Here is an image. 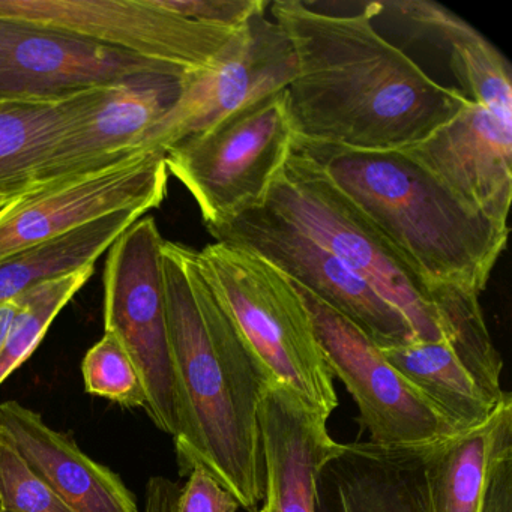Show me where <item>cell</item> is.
Listing matches in <instances>:
<instances>
[{"mask_svg": "<svg viewBox=\"0 0 512 512\" xmlns=\"http://www.w3.org/2000/svg\"><path fill=\"white\" fill-rule=\"evenodd\" d=\"M0 512H8V511H4V509H0Z\"/></svg>", "mask_w": 512, "mask_h": 512, "instance_id": "obj_32", "label": "cell"}, {"mask_svg": "<svg viewBox=\"0 0 512 512\" xmlns=\"http://www.w3.org/2000/svg\"><path fill=\"white\" fill-rule=\"evenodd\" d=\"M215 242L244 248L346 317L380 349L415 340L403 314L367 281L269 206L209 227Z\"/></svg>", "mask_w": 512, "mask_h": 512, "instance_id": "obj_9", "label": "cell"}, {"mask_svg": "<svg viewBox=\"0 0 512 512\" xmlns=\"http://www.w3.org/2000/svg\"><path fill=\"white\" fill-rule=\"evenodd\" d=\"M181 485L166 476L155 475L146 484L143 512H176Z\"/></svg>", "mask_w": 512, "mask_h": 512, "instance_id": "obj_30", "label": "cell"}, {"mask_svg": "<svg viewBox=\"0 0 512 512\" xmlns=\"http://www.w3.org/2000/svg\"><path fill=\"white\" fill-rule=\"evenodd\" d=\"M266 206L367 281L409 322L416 341H442L434 287L380 235L310 158L292 148Z\"/></svg>", "mask_w": 512, "mask_h": 512, "instance_id": "obj_5", "label": "cell"}, {"mask_svg": "<svg viewBox=\"0 0 512 512\" xmlns=\"http://www.w3.org/2000/svg\"><path fill=\"white\" fill-rule=\"evenodd\" d=\"M181 74L151 70L80 92L71 122L50 155L37 191L134 157L181 94Z\"/></svg>", "mask_w": 512, "mask_h": 512, "instance_id": "obj_12", "label": "cell"}, {"mask_svg": "<svg viewBox=\"0 0 512 512\" xmlns=\"http://www.w3.org/2000/svg\"><path fill=\"white\" fill-rule=\"evenodd\" d=\"M313 322L323 358L355 400L359 425L382 446H427L452 436L445 418L346 317L293 283Z\"/></svg>", "mask_w": 512, "mask_h": 512, "instance_id": "obj_10", "label": "cell"}, {"mask_svg": "<svg viewBox=\"0 0 512 512\" xmlns=\"http://www.w3.org/2000/svg\"><path fill=\"white\" fill-rule=\"evenodd\" d=\"M428 446L343 443L317 475L316 512H433Z\"/></svg>", "mask_w": 512, "mask_h": 512, "instance_id": "obj_17", "label": "cell"}, {"mask_svg": "<svg viewBox=\"0 0 512 512\" xmlns=\"http://www.w3.org/2000/svg\"><path fill=\"white\" fill-rule=\"evenodd\" d=\"M0 17L127 53L181 76L208 67L238 32L173 16L151 0H0Z\"/></svg>", "mask_w": 512, "mask_h": 512, "instance_id": "obj_8", "label": "cell"}, {"mask_svg": "<svg viewBox=\"0 0 512 512\" xmlns=\"http://www.w3.org/2000/svg\"><path fill=\"white\" fill-rule=\"evenodd\" d=\"M512 424V395L488 421L428 446L425 457L433 512H479L497 439Z\"/></svg>", "mask_w": 512, "mask_h": 512, "instance_id": "obj_21", "label": "cell"}, {"mask_svg": "<svg viewBox=\"0 0 512 512\" xmlns=\"http://www.w3.org/2000/svg\"><path fill=\"white\" fill-rule=\"evenodd\" d=\"M155 7L212 28L241 31L251 20L266 13V0H151Z\"/></svg>", "mask_w": 512, "mask_h": 512, "instance_id": "obj_27", "label": "cell"}, {"mask_svg": "<svg viewBox=\"0 0 512 512\" xmlns=\"http://www.w3.org/2000/svg\"><path fill=\"white\" fill-rule=\"evenodd\" d=\"M88 394L103 397L128 409L146 407V394L136 365L112 334L104 332L82 362Z\"/></svg>", "mask_w": 512, "mask_h": 512, "instance_id": "obj_25", "label": "cell"}, {"mask_svg": "<svg viewBox=\"0 0 512 512\" xmlns=\"http://www.w3.org/2000/svg\"><path fill=\"white\" fill-rule=\"evenodd\" d=\"M145 215L148 212L140 209L106 215L2 260L0 302L17 298L43 281L97 265L98 259L109 251L116 239Z\"/></svg>", "mask_w": 512, "mask_h": 512, "instance_id": "obj_23", "label": "cell"}, {"mask_svg": "<svg viewBox=\"0 0 512 512\" xmlns=\"http://www.w3.org/2000/svg\"><path fill=\"white\" fill-rule=\"evenodd\" d=\"M151 70L172 71L43 26L0 17V104L64 103L86 89Z\"/></svg>", "mask_w": 512, "mask_h": 512, "instance_id": "obj_14", "label": "cell"}, {"mask_svg": "<svg viewBox=\"0 0 512 512\" xmlns=\"http://www.w3.org/2000/svg\"><path fill=\"white\" fill-rule=\"evenodd\" d=\"M0 509H2V503H0Z\"/></svg>", "mask_w": 512, "mask_h": 512, "instance_id": "obj_33", "label": "cell"}, {"mask_svg": "<svg viewBox=\"0 0 512 512\" xmlns=\"http://www.w3.org/2000/svg\"><path fill=\"white\" fill-rule=\"evenodd\" d=\"M296 59L287 86L295 139L356 151L409 148L451 121L463 92L431 79L374 28L379 2L337 16L301 0L269 4Z\"/></svg>", "mask_w": 512, "mask_h": 512, "instance_id": "obj_1", "label": "cell"}, {"mask_svg": "<svg viewBox=\"0 0 512 512\" xmlns=\"http://www.w3.org/2000/svg\"><path fill=\"white\" fill-rule=\"evenodd\" d=\"M256 512H259V511H256Z\"/></svg>", "mask_w": 512, "mask_h": 512, "instance_id": "obj_34", "label": "cell"}, {"mask_svg": "<svg viewBox=\"0 0 512 512\" xmlns=\"http://www.w3.org/2000/svg\"><path fill=\"white\" fill-rule=\"evenodd\" d=\"M169 176L163 152L145 149L115 166L10 203L0 209V262L106 215L160 208Z\"/></svg>", "mask_w": 512, "mask_h": 512, "instance_id": "obj_13", "label": "cell"}, {"mask_svg": "<svg viewBox=\"0 0 512 512\" xmlns=\"http://www.w3.org/2000/svg\"><path fill=\"white\" fill-rule=\"evenodd\" d=\"M20 299L19 296L10 301L0 302V350L7 340L8 331H10L11 323L14 317L19 313Z\"/></svg>", "mask_w": 512, "mask_h": 512, "instance_id": "obj_31", "label": "cell"}, {"mask_svg": "<svg viewBox=\"0 0 512 512\" xmlns=\"http://www.w3.org/2000/svg\"><path fill=\"white\" fill-rule=\"evenodd\" d=\"M389 364L451 425L454 433L478 427L493 416L502 398L482 388L448 341H410L383 347Z\"/></svg>", "mask_w": 512, "mask_h": 512, "instance_id": "obj_20", "label": "cell"}, {"mask_svg": "<svg viewBox=\"0 0 512 512\" xmlns=\"http://www.w3.org/2000/svg\"><path fill=\"white\" fill-rule=\"evenodd\" d=\"M236 497L221 485L205 467H193L181 487L176 512H239Z\"/></svg>", "mask_w": 512, "mask_h": 512, "instance_id": "obj_29", "label": "cell"}, {"mask_svg": "<svg viewBox=\"0 0 512 512\" xmlns=\"http://www.w3.org/2000/svg\"><path fill=\"white\" fill-rule=\"evenodd\" d=\"M401 151L467 205L508 226L512 118L467 100L451 121Z\"/></svg>", "mask_w": 512, "mask_h": 512, "instance_id": "obj_15", "label": "cell"}, {"mask_svg": "<svg viewBox=\"0 0 512 512\" xmlns=\"http://www.w3.org/2000/svg\"><path fill=\"white\" fill-rule=\"evenodd\" d=\"M95 266L43 281L19 295L20 310L0 350V385L37 350L56 317L94 275Z\"/></svg>", "mask_w": 512, "mask_h": 512, "instance_id": "obj_24", "label": "cell"}, {"mask_svg": "<svg viewBox=\"0 0 512 512\" xmlns=\"http://www.w3.org/2000/svg\"><path fill=\"white\" fill-rule=\"evenodd\" d=\"M0 437L73 512H140L136 496L110 467L89 457L70 434L50 427L19 401L0 404Z\"/></svg>", "mask_w": 512, "mask_h": 512, "instance_id": "obj_18", "label": "cell"}, {"mask_svg": "<svg viewBox=\"0 0 512 512\" xmlns=\"http://www.w3.org/2000/svg\"><path fill=\"white\" fill-rule=\"evenodd\" d=\"M0 503L8 512H73L25 458L0 437Z\"/></svg>", "mask_w": 512, "mask_h": 512, "instance_id": "obj_26", "label": "cell"}, {"mask_svg": "<svg viewBox=\"0 0 512 512\" xmlns=\"http://www.w3.org/2000/svg\"><path fill=\"white\" fill-rule=\"evenodd\" d=\"M329 416L269 380L260 401L265 499L259 512H316V479L343 443L328 431Z\"/></svg>", "mask_w": 512, "mask_h": 512, "instance_id": "obj_16", "label": "cell"}, {"mask_svg": "<svg viewBox=\"0 0 512 512\" xmlns=\"http://www.w3.org/2000/svg\"><path fill=\"white\" fill-rule=\"evenodd\" d=\"M383 11L410 23L449 55L467 100L512 118V70L503 53L478 29L433 0L379 2Z\"/></svg>", "mask_w": 512, "mask_h": 512, "instance_id": "obj_19", "label": "cell"}, {"mask_svg": "<svg viewBox=\"0 0 512 512\" xmlns=\"http://www.w3.org/2000/svg\"><path fill=\"white\" fill-rule=\"evenodd\" d=\"M157 221L145 215L107 251L104 332L124 347L139 371L149 418L175 439L178 400L170 356L161 244Z\"/></svg>", "mask_w": 512, "mask_h": 512, "instance_id": "obj_7", "label": "cell"}, {"mask_svg": "<svg viewBox=\"0 0 512 512\" xmlns=\"http://www.w3.org/2000/svg\"><path fill=\"white\" fill-rule=\"evenodd\" d=\"M479 512H512V424L494 446Z\"/></svg>", "mask_w": 512, "mask_h": 512, "instance_id": "obj_28", "label": "cell"}, {"mask_svg": "<svg viewBox=\"0 0 512 512\" xmlns=\"http://www.w3.org/2000/svg\"><path fill=\"white\" fill-rule=\"evenodd\" d=\"M296 74L286 32L265 14L233 35L214 61L182 77L175 106L143 142V149H167L211 130L242 107L283 91Z\"/></svg>", "mask_w": 512, "mask_h": 512, "instance_id": "obj_11", "label": "cell"}, {"mask_svg": "<svg viewBox=\"0 0 512 512\" xmlns=\"http://www.w3.org/2000/svg\"><path fill=\"white\" fill-rule=\"evenodd\" d=\"M196 250L161 244L170 356L178 400L176 460L182 476L202 466L241 508L265 499L259 409L268 374L196 265Z\"/></svg>", "mask_w": 512, "mask_h": 512, "instance_id": "obj_2", "label": "cell"}, {"mask_svg": "<svg viewBox=\"0 0 512 512\" xmlns=\"http://www.w3.org/2000/svg\"><path fill=\"white\" fill-rule=\"evenodd\" d=\"M71 100L0 104V209L40 187L50 155L70 125Z\"/></svg>", "mask_w": 512, "mask_h": 512, "instance_id": "obj_22", "label": "cell"}, {"mask_svg": "<svg viewBox=\"0 0 512 512\" xmlns=\"http://www.w3.org/2000/svg\"><path fill=\"white\" fill-rule=\"evenodd\" d=\"M380 235L431 284L481 295L508 242L496 223L455 196L404 151H356L293 142Z\"/></svg>", "mask_w": 512, "mask_h": 512, "instance_id": "obj_3", "label": "cell"}, {"mask_svg": "<svg viewBox=\"0 0 512 512\" xmlns=\"http://www.w3.org/2000/svg\"><path fill=\"white\" fill-rule=\"evenodd\" d=\"M196 265L269 379L331 418L334 376L292 280L262 257L224 242L194 253Z\"/></svg>", "mask_w": 512, "mask_h": 512, "instance_id": "obj_4", "label": "cell"}, {"mask_svg": "<svg viewBox=\"0 0 512 512\" xmlns=\"http://www.w3.org/2000/svg\"><path fill=\"white\" fill-rule=\"evenodd\" d=\"M287 92H272L164 152L169 175L196 200L206 229L265 206L292 154Z\"/></svg>", "mask_w": 512, "mask_h": 512, "instance_id": "obj_6", "label": "cell"}]
</instances>
